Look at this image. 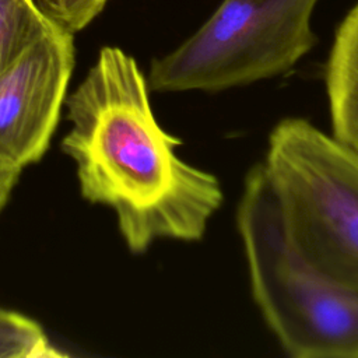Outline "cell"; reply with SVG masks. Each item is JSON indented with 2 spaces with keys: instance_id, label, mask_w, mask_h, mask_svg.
<instances>
[{
  "instance_id": "cell-7",
  "label": "cell",
  "mask_w": 358,
  "mask_h": 358,
  "mask_svg": "<svg viewBox=\"0 0 358 358\" xmlns=\"http://www.w3.org/2000/svg\"><path fill=\"white\" fill-rule=\"evenodd\" d=\"M55 25L35 0H0V73Z\"/></svg>"
},
{
  "instance_id": "cell-10",
  "label": "cell",
  "mask_w": 358,
  "mask_h": 358,
  "mask_svg": "<svg viewBox=\"0 0 358 358\" xmlns=\"http://www.w3.org/2000/svg\"><path fill=\"white\" fill-rule=\"evenodd\" d=\"M21 171V168L0 158V211L7 204L11 192L18 182Z\"/></svg>"
},
{
  "instance_id": "cell-1",
  "label": "cell",
  "mask_w": 358,
  "mask_h": 358,
  "mask_svg": "<svg viewBox=\"0 0 358 358\" xmlns=\"http://www.w3.org/2000/svg\"><path fill=\"white\" fill-rule=\"evenodd\" d=\"M64 105L71 127L60 145L76 164L81 196L113 210L131 253L158 239L204 238L224 203L221 182L179 157L182 140L158 123L130 55L102 48Z\"/></svg>"
},
{
  "instance_id": "cell-8",
  "label": "cell",
  "mask_w": 358,
  "mask_h": 358,
  "mask_svg": "<svg viewBox=\"0 0 358 358\" xmlns=\"http://www.w3.org/2000/svg\"><path fill=\"white\" fill-rule=\"evenodd\" d=\"M64 357L31 317L0 308V358Z\"/></svg>"
},
{
  "instance_id": "cell-4",
  "label": "cell",
  "mask_w": 358,
  "mask_h": 358,
  "mask_svg": "<svg viewBox=\"0 0 358 358\" xmlns=\"http://www.w3.org/2000/svg\"><path fill=\"white\" fill-rule=\"evenodd\" d=\"M316 1L224 0L199 31L152 60L150 90L221 92L289 71L317 41Z\"/></svg>"
},
{
  "instance_id": "cell-2",
  "label": "cell",
  "mask_w": 358,
  "mask_h": 358,
  "mask_svg": "<svg viewBox=\"0 0 358 358\" xmlns=\"http://www.w3.org/2000/svg\"><path fill=\"white\" fill-rule=\"evenodd\" d=\"M235 221L250 295L282 351L292 358H358V291L301 257L262 162L245 176Z\"/></svg>"
},
{
  "instance_id": "cell-5",
  "label": "cell",
  "mask_w": 358,
  "mask_h": 358,
  "mask_svg": "<svg viewBox=\"0 0 358 358\" xmlns=\"http://www.w3.org/2000/svg\"><path fill=\"white\" fill-rule=\"evenodd\" d=\"M73 67V34L55 25L0 73L1 159L24 169L43 157Z\"/></svg>"
},
{
  "instance_id": "cell-6",
  "label": "cell",
  "mask_w": 358,
  "mask_h": 358,
  "mask_svg": "<svg viewBox=\"0 0 358 358\" xmlns=\"http://www.w3.org/2000/svg\"><path fill=\"white\" fill-rule=\"evenodd\" d=\"M324 84L331 136L358 152V4L336 32Z\"/></svg>"
},
{
  "instance_id": "cell-9",
  "label": "cell",
  "mask_w": 358,
  "mask_h": 358,
  "mask_svg": "<svg viewBox=\"0 0 358 358\" xmlns=\"http://www.w3.org/2000/svg\"><path fill=\"white\" fill-rule=\"evenodd\" d=\"M57 25L74 34L88 25L108 0H35Z\"/></svg>"
},
{
  "instance_id": "cell-3",
  "label": "cell",
  "mask_w": 358,
  "mask_h": 358,
  "mask_svg": "<svg viewBox=\"0 0 358 358\" xmlns=\"http://www.w3.org/2000/svg\"><path fill=\"white\" fill-rule=\"evenodd\" d=\"M262 164L301 257L358 291V152L291 116L270 131Z\"/></svg>"
}]
</instances>
